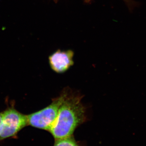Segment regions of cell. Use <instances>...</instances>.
Returning a JSON list of instances; mask_svg holds the SVG:
<instances>
[{
	"label": "cell",
	"mask_w": 146,
	"mask_h": 146,
	"mask_svg": "<svg viewBox=\"0 0 146 146\" xmlns=\"http://www.w3.org/2000/svg\"><path fill=\"white\" fill-rule=\"evenodd\" d=\"M80 94L68 89L55 121L49 131L55 140L72 136L76 128L87 120L86 108Z\"/></svg>",
	"instance_id": "6da1fadb"
},
{
	"label": "cell",
	"mask_w": 146,
	"mask_h": 146,
	"mask_svg": "<svg viewBox=\"0 0 146 146\" xmlns=\"http://www.w3.org/2000/svg\"><path fill=\"white\" fill-rule=\"evenodd\" d=\"M68 90V88L64 89L58 97L53 99L51 103L47 107L27 115L28 125L49 131L56 119Z\"/></svg>",
	"instance_id": "7a4b0ae2"
},
{
	"label": "cell",
	"mask_w": 146,
	"mask_h": 146,
	"mask_svg": "<svg viewBox=\"0 0 146 146\" xmlns=\"http://www.w3.org/2000/svg\"><path fill=\"white\" fill-rule=\"evenodd\" d=\"M28 125L27 115L13 108L2 112L0 125V141L16 136L21 130Z\"/></svg>",
	"instance_id": "3957f363"
},
{
	"label": "cell",
	"mask_w": 146,
	"mask_h": 146,
	"mask_svg": "<svg viewBox=\"0 0 146 146\" xmlns=\"http://www.w3.org/2000/svg\"><path fill=\"white\" fill-rule=\"evenodd\" d=\"M74 52L70 50H57L49 57V64L53 71L57 74H63L74 65Z\"/></svg>",
	"instance_id": "277c9868"
},
{
	"label": "cell",
	"mask_w": 146,
	"mask_h": 146,
	"mask_svg": "<svg viewBox=\"0 0 146 146\" xmlns=\"http://www.w3.org/2000/svg\"><path fill=\"white\" fill-rule=\"evenodd\" d=\"M54 146H78L72 136L56 139Z\"/></svg>",
	"instance_id": "5b68a950"
},
{
	"label": "cell",
	"mask_w": 146,
	"mask_h": 146,
	"mask_svg": "<svg viewBox=\"0 0 146 146\" xmlns=\"http://www.w3.org/2000/svg\"><path fill=\"white\" fill-rule=\"evenodd\" d=\"M127 6L130 13L133 12L135 8H138L141 5V3L135 0H123Z\"/></svg>",
	"instance_id": "8992f818"
},
{
	"label": "cell",
	"mask_w": 146,
	"mask_h": 146,
	"mask_svg": "<svg viewBox=\"0 0 146 146\" xmlns=\"http://www.w3.org/2000/svg\"><path fill=\"white\" fill-rule=\"evenodd\" d=\"M2 118V113H0V125L1 122Z\"/></svg>",
	"instance_id": "52a82bcc"
},
{
	"label": "cell",
	"mask_w": 146,
	"mask_h": 146,
	"mask_svg": "<svg viewBox=\"0 0 146 146\" xmlns=\"http://www.w3.org/2000/svg\"><path fill=\"white\" fill-rule=\"evenodd\" d=\"M86 1H87L89 2V1H91V0H86Z\"/></svg>",
	"instance_id": "ba28073f"
}]
</instances>
